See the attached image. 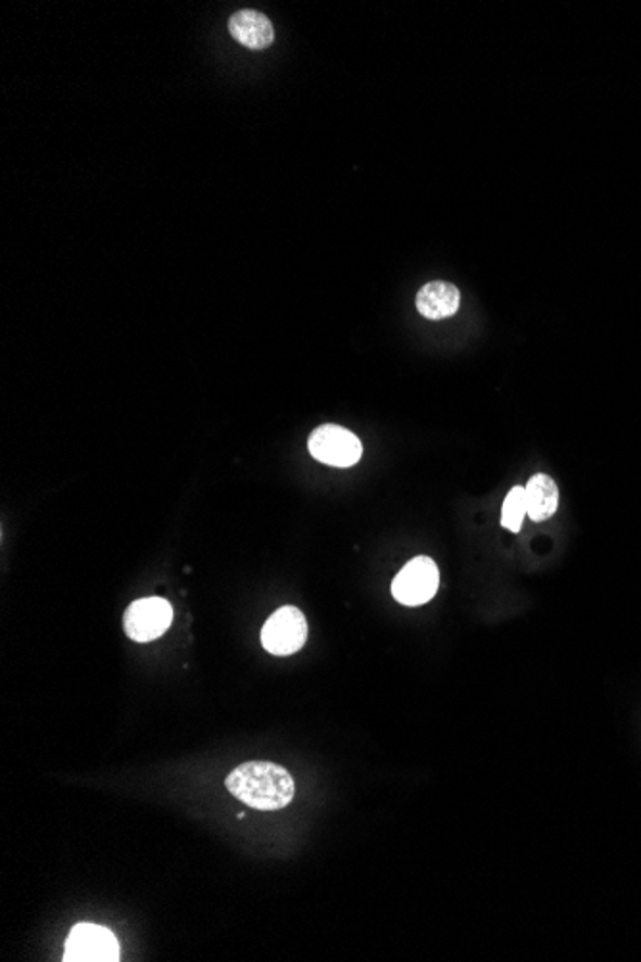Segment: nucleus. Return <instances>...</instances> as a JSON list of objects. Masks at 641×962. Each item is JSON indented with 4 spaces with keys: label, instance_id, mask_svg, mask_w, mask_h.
Returning <instances> with one entry per match:
<instances>
[{
    "label": "nucleus",
    "instance_id": "1",
    "mask_svg": "<svg viewBox=\"0 0 641 962\" xmlns=\"http://www.w3.org/2000/svg\"><path fill=\"white\" fill-rule=\"evenodd\" d=\"M225 786L240 803L257 811H279L294 799V780L285 766L272 761H248L227 776Z\"/></svg>",
    "mask_w": 641,
    "mask_h": 962
},
{
    "label": "nucleus",
    "instance_id": "2",
    "mask_svg": "<svg viewBox=\"0 0 641 962\" xmlns=\"http://www.w3.org/2000/svg\"><path fill=\"white\" fill-rule=\"evenodd\" d=\"M307 448L315 460L340 470L355 465L362 460L363 453L362 440L340 425L315 428L307 440Z\"/></svg>",
    "mask_w": 641,
    "mask_h": 962
},
{
    "label": "nucleus",
    "instance_id": "3",
    "mask_svg": "<svg viewBox=\"0 0 641 962\" xmlns=\"http://www.w3.org/2000/svg\"><path fill=\"white\" fill-rule=\"evenodd\" d=\"M305 640L307 623L304 613L294 605H285L275 611L262 628V646L279 658H287L302 650Z\"/></svg>",
    "mask_w": 641,
    "mask_h": 962
},
{
    "label": "nucleus",
    "instance_id": "4",
    "mask_svg": "<svg viewBox=\"0 0 641 962\" xmlns=\"http://www.w3.org/2000/svg\"><path fill=\"white\" fill-rule=\"evenodd\" d=\"M438 586H440V573L435 561L427 555H419L395 575L392 596L403 605L417 608L435 598Z\"/></svg>",
    "mask_w": 641,
    "mask_h": 962
},
{
    "label": "nucleus",
    "instance_id": "5",
    "mask_svg": "<svg viewBox=\"0 0 641 962\" xmlns=\"http://www.w3.org/2000/svg\"><path fill=\"white\" fill-rule=\"evenodd\" d=\"M120 944L114 934L97 924H77L66 941V962L120 961Z\"/></svg>",
    "mask_w": 641,
    "mask_h": 962
},
{
    "label": "nucleus",
    "instance_id": "6",
    "mask_svg": "<svg viewBox=\"0 0 641 962\" xmlns=\"http://www.w3.org/2000/svg\"><path fill=\"white\" fill-rule=\"evenodd\" d=\"M173 609L162 598L133 601L124 615L125 634L133 641L158 640L172 626Z\"/></svg>",
    "mask_w": 641,
    "mask_h": 962
},
{
    "label": "nucleus",
    "instance_id": "7",
    "mask_svg": "<svg viewBox=\"0 0 641 962\" xmlns=\"http://www.w3.org/2000/svg\"><path fill=\"white\" fill-rule=\"evenodd\" d=\"M229 34L235 41L250 50H265L275 41V29L269 17L257 10H239L229 20Z\"/></svg>",
    "mask_w": 641,
    "mask_h": 962
},
{
    "label": "nucleus",
    "instance_id": "8",
    "mask_svg": "<svg viewBox=\"0 0 641 962\" xmlns=\"http://www.w3.org/2000/svg\"><path fill=\"white\" fill-rule=\"evenodd\" d=\"M417 310L427 320L440 321L452 317L461 305L460 290L452 283L432 280L417 292Z\"/></svg>",
    "mask_w": 641,
    "mask_h": 962
},
{
    "label": "nucleus",
    "instance_id": "9",
    "mask_svg": "<svg viewBox=\"0 0 641 962\" xmlns=\"http://www.w3.org/2000/svg\"><path fill=\"white\" fill-rule=\"evenodd\" d=\"M525 496H527V515L536 523L548 521L560 505L557 485L553 483V478L542 473L528 480Z\"/></svg>",
    "mask_w": 641,
    "mask_h": 962
},
{
    "label": "nucleus",
    "instance_id": "10",
    "mask_svg": "<svg viewBox=\"0 0 641 962\" xmlns=\"http://www.w3.org/2000/svg\"><path fill=\"white\" fill-rule=\"evenodd\" d=\"M527 515V496L523 486L511 488L502 508V525L511 533H518L523 527V519Z\"/></svg>",
    "mask_w": 641,
    "mask_h": 962
}]
</instances>
